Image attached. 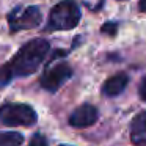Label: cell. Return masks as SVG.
Listing matches in <instances>:
<instances>
[{"mask_svg":"<svg viewBox=\"0 0 146 146\" xmlns=\"http://www.w3.org/2000/svg\"><path fill=\"white\" fill-rule=\"evenodd\" d=\"M49 50H50V42L44 38H35L22 46L16 52L13 58L7 63L10 72L14 77H25L36 72L38 68L46 60Z\"/></svg>","mask_w":146,"mask_h":146,"instance_id":"6da1fadb","label":"cell"},{"mask_svg":"<svg viewBox=\"0 0 146 146\" xmlns=\"http://www.w3.org/2000/svg\"><path fill=\"white\" fill-rule=\"evenodd\" d=\"M82 11L74 0H61L50 10L46 32L72 30L79 25Z\"/></svg>","mask_w":146,"mask_h":146,"instance_id":"7a4b0ae2","label":"cell"},{"mask_svg":"<svg viewBox=\"0 0 146 146\" xmlns=\"http://www.w3.org/2000/svg\"><path fill=\"white\" fill-rule=\"evenodd\" d=\"M38 119V115L33 107L19 102H7L0 105V123L10 127H29Z\"/></svg>","mask_w":146,"mask_h":146,"instance_id":"3957f363","label":"cell"},{"mask_svg":"<svg viewBox=\"0 0 146 146\" xmlns=\"http://www.w3.org/2000/svg\"><path fill=\"white\" fill-rule=\"evenodd\" d=\"M42 13L39 7H19L8 14V25L13 33L21 30H32L41 24Z\"/></svg>","mask_w":146,"mask_h":146,"instance_id":"277c9868","label":"cell"},{"mask_svg":"<svg viewBox=\"0 0 146 146\" xmlns=\"http://www.w3.org/2000/svg\"><path fill=\"white\" fill-rule=\"evenodd\" d=\"M72 77V68L66 61H60V63H52L44 69L41 79H39V85L49 93H55L66 80Z\"/></svg>","mask_w":146,"mask_h":146,"instance_id":"5b68a950","label":"cell"},{"mask_svg":"<svg viewBox=\"0 0 146 146\" xmlns=\"http://www.w3.org/2000/svg\"><path fill=\"white\" fill-rule=\"evenodd\" d=\"M99 111L91 104H82L69 115V124L76 129H85L98 121Z\"/></svg>","mask_w":146,"mask_h":146,"instance_id":"8992f818","label":"cell"},{"mask_svg":"<svg viewBox=\"0 0 146 146\" xmlns=\"http://www.w3.org/2000/svg\"><path fill=\"white\" fill-rule=\"evenodd\" d=\"M130 141L135 146H146V111H140L130 123Z\"/></svg>","mask_w":146,"mask_h":146,"instance_id":"52a82bcc","label":"cell"},{"mask_svg":"<svg viewBox=\"0 0 146 146\" xmlns=\"http://www.w3.org/2000/svg\"><path fill=\"white\" fill-rule=\"evenodd\" d=\"M127 83H129V76L124 72H119L105 80L104 85H102V93L105 96H108V98H113V96L121 94L126 90Z\"/></svg>","mask_w":146,"mask_h":146,"instance_id":"ba28073f","label":"cell"},{"mask_svg":"<svg viewBox=\"0 0 146 146\" xmlns=\"http://www.w3.org/2000/svg\"><path fill=\"white\" fill-rule=\"evenodd\" d=\"M24 143V135L19 132H0V146H21Z\"/></svg>","mask_w":146,"mask_h":146,"instance_id":"9c48e42d","label":"cell"},{"mask_svg":"<svg viewBox=\"0 0 146 146\" xmlns=\"http://www.w3.org/2000/svg\"><path fill=\"white\" fill-rule=\"evenodd\" d=\"M13 80V74L10 72V69H8L7 63L2 64L0 66V88H3V86H7L8 83Z\"/></svg>","mask_w":146,"mask_h":146,"instance_id":"30bf717a","label":"cell"},{"mask_svg":"<svg viewBox=\"0 0 146 146\" xmlns=\"http://www.w3.org/2000/svg\"><path fill=\"white\" fill-rule=\"evenodd\" d=\"M29 146H49V143H47V138L42 133H35L32 137V140H30Z\"/></svg>","mask_w":146,"mask_h":146,"instance_id":"8fae6325","label":"cell"},{"mask_svg":"<svg viewBox=\"0 0 146 146\" xmlns=\"http://www.w3.org/2000/svg\"><path fill=\"white\" fill-rule=\"evenodd\" d=\"M101 32L102 33H107L110 36H115V33L118 32V24L116 22H107L101 27Z\"/></svg>","mask_w":146,"mask_h":146,"instance_id":"7c38bea8","label":"cell"},{"mask_svg":"<svg viewBox=\"0 0 146 146\" xmlns=\"http://www.w3.org/2000/svg\"><path fill=\"white\" fill-rule=\"evenodd\" d=\"M138 94H140V99L143 102H146V76L140 80V86H138Z\"/></svg>","mask_w":146,"mask_h":146,"instance_id":"4fadbf2b","label":"cell"},{"mask_svg":"<svg viewBox=\"0 0 146 146\" xmlns=\"http://www.w3.org/2000/svg\"><path fill=\"white\" fill-rule=\"evenodd\" d=\"M138 10L141 13H146V0H140L138 2Z\"/></svg>","mask_w":146,"mask_h":146,"instance_id":"5bb4252c","label":"cell"},{"mask_svg":"<svg viewBox=\"0 0 146 146\" xmlns=\"http://www.w3.org/2000/svg\"><path fill=\"white\" fill-rule=\"evenodd\" d=\"M60 146H69V145H60Z\"/></svg>","mask_w":146,"mask_h":146,"instance_id":"9a60e30c","label":"cell"}]
</instances>
